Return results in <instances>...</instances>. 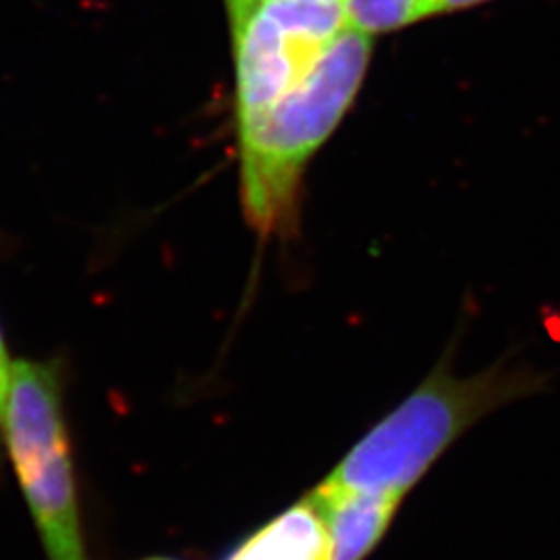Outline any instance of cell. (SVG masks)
Returning a JSON list of instances; mask_svg holds the SVG:
<instances>
[{
	"label": "cell",
	"instance_id": "cell-1",
	"mask_svg": "<svg viewBox=\"0 0 560 560\" xmlns=\"http://www.w3.org/2000/svg\"><path fill=\"white\" fill-rule=\"evenodd\" d=\"M544 386L540 372L509 363L457 376L448 349L420 386L347 453L326 481L402 499L469 428L509 402L538 395Z\"/></svg>",
	"mask_w": 560,
	"mask_h": 560
},
{
	"label": "cell",
	"instance_id": "cell-2",
	"mask_svg": "<svg viewBox=\"0 0 560 560\" xmlns=\"http://www.w3.org/2000/svg\"><path fill=\"white\" fill-rule=\"evenodd\" d=\"M372 48V36L345 25L305 80L241 122L243 201L264 233L293 221L301 173L355 101Z\"/></svg>",
	"mask_w": 560,
	"mask_h": 560
},
{
	"label": "cell",
	"instance_id": "cell-3",
	"mask_svg": "<svg viewBox=\"0 0 560 560\" xmlns=\"http://www.w3.org/2000/svg\"><path fill=\"white\" fill-rule=\"evenodd\" d=\"M0 434L50 560H88L81 536L71 451L62 420L59 372L13 361Z\"/></svg>",
	"mask_w": 560,
	"mask_h": 560
},
{
	"label": "cell",
	"instance_id": "cell-4",
	"mask_svg": "<svg viewBox=\"0 0 560 560\" xmlns=\"http://www.w3.org/2000/svg\"><path fill=\"white\" fill-rule=\"evenodd\" d=\"M237 69V117H258L307 78L347 25L320 0H224Z\"/></svg>",
	"mask_w": 560,
	"mask_h": 560
},
{
	"label": "cell",
	"instance_id": "cell-5",
	"mask_svg": "<svg viewBox=\"0 0 560 560\" xmlns=\"http://www.w3.org/2000/svg\"><path fill=\"white\" fill-rule=\"evenodd\" d=\"M320 511L330 538V560H365L399 509V497L351 490L322 481L310 494Z\"/></svg>",
	"mask_w": 560,
	"mask_h": 560
},
{
	"label": "cell",
	"instance_id": "cell-6",
	"mask_svg": "<svg viewBox=\"0 0 560 560\" xmlns=\"http://www.w3.org/2000/svg\"><path fill=\"white\" fill-rule=\"evenodd\" d=\"M226 560H330V538L316 502H298Z\"/></svg>",
	"mask_w": 560,
	"mask_h": 560
},
{
	"label": "cell",
	"instance_id": "cell-7",
	"mask_svg": "<svg viewBox=\"0 0 560 560\" xmlns=\"http://www.w3.org/2000/svg\"><path fill=\"white\" fill-rule=\"evenodd\" d=\"M436 18V0H347L345 23L368 36L397 32Z\"/></svg>",
	"mask_w": 560,
	"mask_h": 560
},
{
	"label": "cell",
	"instance_id": "cell-8",
	"mask_svg": "<svg viewBox=\"0 0 560 560\" xmlns=\"http://www.w3.org/2000/svg\"><path fill=\"white\" fill-rule=\"evenodd\" d=\"M11 372H13V361L9 360L4 339L0 332V420H2V411H4V400L9 393V382H11Z\"/></svg>",
	"mask_w": 560,
	"mask_h": 560
},
{
	"label": "cell",
	"instance_id": "cell-9",
	"mask_svg": "<svg viewBox=\"0 0 560 560\" xmlns=\"http://www.w3.org/2000/svg\"><path fill=\"white\" fill-rule=\"evenodd\" d=\"M490 0H436V15L442 13H455V11H465L486 4Z\"/></svg>",
	"mask_w": 560,
	"mask_h": 560
},
{
	"label": "cell",
	"instance_id": "cell-10",
	"mask_svg": "<svg viewBox=\"0 0 560 560\" xmlns=\"http://www.w3.org/2000/svg\"><path fill=\"white\" fill-rule=\"evenodd\" d=\"M320 2H330V4H342L345 7L347 0H320Z\"/></svg>",
	"mask_w": 560,
	"mask_h": 560
},
{
	"label": "cell",
	"instance_id": "cell-11",
	"mask_svg": "<svg viewBox=\"0 0 560 560\" xmlns=\"http://www.w3.org/2000/svg\"><path fill=\"white\" fill-rule=\"evenodd\" d=\"M150 560H171V559H150Z\"/></svg>",
	"mask_w": 560,
	"mask_h": 560
}]
</instances>
